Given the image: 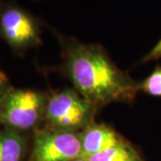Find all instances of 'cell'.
Returning <instances> with one entry per match:
<instances>
[{"instance_id": "6da1fadb", "label": "cell", "mask_w": 161, "mask_h": 161, "mask_svg": "<svg viewBox=\"0 0 161 161\" xmlns=\"http://www.w3.org/2000/svg\"><path fill=\"white\" fill-rule=\"evenodd\" d=\"M66 74L81 97L99 108L132 101L140 85L120 70L99 45L61 38Z\"/></svg>"}, {"instance_id": "7a4b0ae2", "label": "cell", "mask_w": 161, "mask_h": 161, "mask_svg": "<svg viewBox=\"0 0 161 161\" xmlns=\"http://www.w3.org/2000/svg\"><path fill=\"white\" fill-rule=\"evenodd\" d=\"M47 98L44 92L12 86L0 99V126L32 134L44 121Z\"/></svg>"}, {"instance_id": "3957f363", "label": "cell", "mask_w": 161, "mask_h": 161, "mask_svg": "<svg viewBox=\"0 0 161 161\" xmlns=\"http://www.w3.org/2000/svg\"><path fill=\"white\" fill-rule=\"evenodd\" d=\"M97 109L76 91L64 90L48 97L44 121L47 127L78 132L93 124Z\"/></svg>"}, {"instance_id": "277c9868", "label": "cell", "mask_w": 161, "mask_h": 161, "mask_svg": "<svg viewBox=\"0 0 161 161\" xmlns=\"http://www.w3.org/2000/svg\"><path fill=\"white\" fill-rule=\"evenodd\" d=\"M40 22L14 1L0 0V37L14 51H25L41 43Z\"/></svg>"}, {"instance_id": "5b68a950", "label": "cell", "mask_w": 161, "mask_h": 161, "mask_svg": "<svg viewBox=\"0 0 161 161\" xmlns=\"http://www.w3.org/2000/svg\"><path fill=\"white\" fill-rule=\"evenodd\" d=\"M81 152L80 132L38 128L31 135L29 161H74Z\"/></svg>"}, {"instance_id": "8992f818", "label": "cell", "mask_w": 161, "mask_h": 161, "mask_svg": "<svg viewBox=\"0 0 161 161\" xmlns=\"http://www.w3.org/2000/svg\"><path fill=\"white\" fill-rule=\"evenodd\" d=\"M80 138L82 158H88L91 156L109 150L125 142L111 127L94 123L80 132Z\"/></svg>"}, {"instance_id": "52a82bcc", "label": "cell", "mask_w": 161, "mask_h": 161, "mask_svg": "<svg viewBox=\"0 0 161 161\" xmlns=\"http://www.w3.org/2000/svg\"><path fill=\"white\" fill-rule=\"evenodd\" d=\"M31 135L0 126V161H26Z\"/></svg>"}, {"instance_id": "ba28073f", "label": "cell", "mask_w": 161, "mask_h": 161, "mask_svg": "<svg viewBox=\"0 0 161 161\" xmlns=\"http://www.w3.org/2000/svg\"><path fill=\"white\" fill-rule=\"evenodd\" d=\"M85 159L87 161H142L138 153L125 142Z\"/></svg>"}, {"instance_id": "9c48e42d", "label": "cell", "mask_w": 161, "mask_h": 161, "mask_svg": "<svg viewBox=\"0 0 161 161\" xmlns=\"http://www.w3.org/2000/svg\"><path fill=\"white\" fill-rule=\"evenodd\" d=\"M140 90L154 97H161V67L158 66L140 84Z\"/></svg>"}, {"instance_id": "30bf717a", "label": "cell", "mask_w": 161, "mask_h": 161, "mask_svg": "<svg viewBox=\"0 0 161 161\" xmlns=\"http://www.w3.org/2000/svg\"><path fill=\"white\" fill-rule=\"evenodd\" d=\"M161 58V39L156 44L154 47L150 50L143 58V62H149L151 60H156Z\"/></svg>"}, {"instance_id": "8fae6325", "label": "cell", "mask_w": 161, "mask_h": 161, "mask_svg": "<svg viewBox=\"0 0 161 161\" xmlns=\"http://www.w3.org/2000/svg\"><path fill=\"white\" fill-rule=\"evenodd\" d=\"M11 87L8 77L3 71L0 70V99L3 98V96Z\"/></svg>"}, {"instance_id": "7c38bea8", "label": "cell", "mask_w": 161, "mask_h": 161, "mask_svg": "<svg viewBox=\"0 0 161 161\" xmlns=\"http://www.w3.org/2000/svg\"><path fill=\"white\" fill-rule=\"evenodd\" d=\"M74 161H87L85 158H77V159H75Z\"/></svg>"}]
</instances>
